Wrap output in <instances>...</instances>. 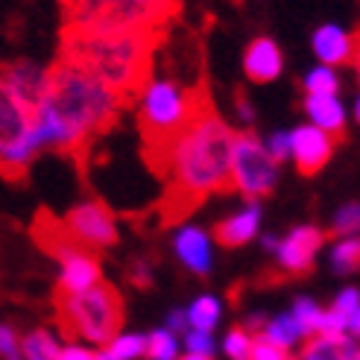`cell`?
Here are the masks:
<instances>
[{"instance_id": "obj_15", "label": "cell", "mask_w": 360, "mask_h": 360, "mask_svg": "<svg viewBox=\"0 0 360 360\" xmlns=\"http://www.w3.org/2000/svg\"><path fill=\"white\" fill-rule=\"evenodd\" d=\"M284 70V53L281 47L269 39V35H258L252 39L243 50V74L249 82H258V85H266V82H276Z\"/></svg>"}, {"instance_id": "obj_18", "label": "cell", "mask_w": 360, "mask_h": 360, "mask_svg": "<svg viewBox=\"0 0 360 360\" xmlns=\"http://www.w3.org/2000/svg\"><path fill=\"white\" fill-rule=\"evenodd\" d=\"M302 109L308 123H314L316 129L328 132L334 138L346 135V123H349V109L343 105L340 97H319V94H304Z\"/></svg>"}, {"instance_id": "obj_2", "label": "cell", "mask_w": 360, "mask_h": 360, "mask_svg": "<svg viewBox=\"0 0 360 360\" xmlns=\"http://www.w3.org/2000/svg\"><path fill=\"white\" fill-rule=\"evenodd\" d=\"M238 132L208 105L155 155V165L167 170L170 191L185 208H193L211 193L231 188V155Z\"/></svg>"}, {"instance_id": "obj_46", "label": "cell", "mask_w": 360, "mask_h": 360, "mask_svg": "<svg viewBox=\"0 0 360 360\" xmlns=\"http://www.w3.org/2000/svg\"><path fill=\"white\" fill-rule=\"evenodd\" d=\"M100 360H109V357H105V354H103V352H100Z\"/></svg>"}, {"instance_id": "obj_35", "label": "cell", "mask_w": 360, "mask_h": 360, "mask_svg": "<svg viewBox=\"0 0 360 360\" xmlns=\"http://www.w3.org/2000/svg\"><path fill=\"white\" fill-rule=\"evenodd\" d=\"M252 360H293L290 352H284L278 346H273L269 340L255 337V349H252Z\"/></svg>"}, {"instance_id": "obj_20", "label": "cell", "mask_w": 360, "mask_h": 360, "mask_svg": "<svg viewBox=\"0 0 360 360\" xmlns=\"http://www.w3.org/2000/svg\"><path fill=\"white\" fill-rule=\"evenodd\" d=\"M65 343L56 331L50 328H32L21 337V357L24 360H59Z\"/></svg>"}, {"instance_id": "obj_36", "label": "cell", "mask_w": 360, "mask_h": 360, "mask_svg": "<svg viewBox=\"0 0 360 360\" xmlns=\"http://www.w3.org/2000/svg\"><path fill=\"white\" fill-rule=\"evenodd\" d=\"M59 360H100V352H94L91 346H85V343H65Z\"/></svg>"}, {"instance_id": "obj_41", "label": "cell", "mask_w": 360, "mask_h": 360, "mask_svg": "<svg viewBox=\"0 0 360 360\" xmlns=\"http://www.w3.org/2000/svg\"><path fill=\"white\" fill-rule=\"evenodd\" d=\"M349 334L360 340V311H357V314H354V316L349 319Z\"/></svg>"}, {"instance_id": "obj_7", "label": "cell", "mask_w": 360, "mask_h": 360, "mask_svg": "<svg viewBox=\"0 0 360 360\" xmlns=\"http://www.w3.org/2000/svg\"><path fill=\"white\" fill-rule=\"evenodd\" d=\"M41 153L35 112L0 94V165L6 179L24 176L32 158Z\"/></svg>"}, {"instance_id": "obj_8", "label": "cell", "mask_w": 360, "mask_h": 360, "mask_svg": "<svg viewBox=\"0 0 360 360\" xmlns=\"http://www.w3.org/2000/svg\"><path fill=\"white\" fill-rule=\"evenodd\" d=\"M276 158L269 155L266 141L255 132H238L235 155H231V188H235L246 202H258L269 196L278 185Z\"/></svg>"}, {"instance_id": "obj_9", "label": "cell", "mask_w": 360, "mask_h": 360, "mask_svg": "<svg viewBox=\"0 0 360 360\" xmlns=\"http://www.w3.org/2000/svg\"><path fill=\"white\" fill-rule=\"evenodd\" d=\"M41 246L59 261V296H77L97 287L103 278L100 261L91 249L79 246L65 231V226H53L50 231H39Z\"/></svg>"}, {"instance_id": "obj_34", "label": "cell", "mask_w": 360, "mask_h": 360, "mask_svg": "<svg viewBox=\"0 0 360 360\" xmlns=\"http://www.w3.org/2000/svg\"><path fill=\"white\" fill-rule=\"evenodd\" d=\"M0 354H4L6 360L21 354V337H18V331L9 326V322L0 326Z\"/></svg>"}, {"instance_id": "obj_11", "label": "cell", "mask_w": 360, "mask_h": 360, "mask_svg": "<svg viewBox=\"0 0 360 360\" xmlns=\"http://www.w3.org/2000/svg\"><path fill=\"white\" fill-rule=\"evenodd\" d=\"M50 77L53 70L41 62L32 59H12L4 65V79H0V94L27 105V109L39 112L50 91Z\"/></svg>"}, {"instance_id": "obj_33", "label": "cell", "mask_w": 360, "mask_h": 360, "mask_svg": "<svg viewBox=\"0 0 360 360\" xmlns=\"http://www.w3.org/2000/svg\"><path fill=\"white\" fill-rule=\"evenodd\" d=\"M331 308L337 314H343L346 319H352L360 311V290H357V287H346V290H340L334 296V302H331Z\"/></svg>"}, {"instance_id": "obj_1", "label": "cell", "mask_w": 360, "mask_h": 360, "mask_svg": "<svg viewBox=\"0 0 360 360\" xmlns=\"http://www.w3.org/2000/svg\"><path fill=\"white\" fill-rule=\"evenodd\" d=\"M50 70V91L35 112L41 150L77 153L120 117L126 97L68 56H59Z\"/></svg>"}, {"instance_id": "obj_28", "label": "cell", "mask_w": 360, "mask_h": 360, "mask_svg": "<svg viewBox=\"0 0 360 360\" xmlns=\"http://www.w3.org/2000/svg\"><path fill=\"white\" fill-rule=\"evenodd\" d=\"M252 349H255V334L235 326L223 337V354L229 360H252Z\"/></svg>"}, {"instance_id": "obj_14", "label": "cell", "mask_w": 360, "mask_h": 360, "mask_svg": "<svg viewBox=\"0 0 360 360\" xmlns=\"http://www.w3.org/2000/svg\"><path fill=\"white\" fill-rule=\"evenodd\" d=\"M173 252L193 276H208L214 266V235L193 223H185L173 231Z\"/></svg>"}, {"instance_id": "obj_4", "label": "cell", "mask_w": 360, "mask_h": 360, "mask_svg": "<svg viewBox=\"0 0 360 360\" xmlns=\"http://www.w3.org/2000/svg\"><path fill=\"white\" fill-rule=\"evenodd\" d=\"M205 109L196 91L173 77H150L135 94V115L153 158Z\"/></svg>"}, {"instance_id": "obj_22", "label": "cell", "mask_w": 360, "mask_h": 360, "mask_svg": "<svg viewBox=\"0 0 360 360\" xmlns=\"http://www.w3.org/2000/svg\"><path fill=\"white\" fill-rule=\"evenodd\" d=\"M188 319H191V328L214 334V328H217L220 319H223V302L217 296H211V293L196 296L188 304Z\"/></svg>"}, {"instance_id": "obj_12", "label": "cell", "mask_w": 360, "mask_h": 360, "mask_svg": "<svg viewBox=\"0 0 360 360\" xmlns=\"http://www.w3.org/2000/svg\"><path fill=\"white\" fill-rule=\"evenodd\" d=\"M290 143H293V165L302 176H314L331 161L337 138L316 129L314 123H299L290 129Z\"/></svg>"}, {"instance_id": "obj_39", "label": "cell", "mask_w": 360, "mask_h": 360, "mask_svg": "<svg viewBox=\"0 0 360 360\" xmlns=\"http://www.w3.org/2000/svg\"><path fill=\"white\" fill-rule=\"evenodd\" d=\"M235 112H238V117H240V123H255V109H252V103H249V97H238L235 100Z\"/></svg>"}, {"instance_id": "obj_3", "label": "cell", "mask_w": 360, "mask_h": 360, "mask_svg": "<svg viewBox=\"0 0 360 360\" xmlns=\"http://www.w3.org/2000/svg\"><path fill=\"white\" fill-rule=\"evenodd\" d=\"M155 35H68L62 56L74 59L85 70L115 88L123 97H135L147 82L153 65Z\"/></svg>"}, {"instance_id": "obj_24", "label": "cell", "mask_w": 360, "mask_h": 360, "mask_svg": "<svg viewBox=\"0 0 360 360\" xmlns=\"http://www.w3.org/2000/svg\"><path fill=\"white\" fill-rule=\"evenodd\" d=\"M150 349V337L147 334H117L109 346H103L100 352L109 360H138Z\"/></svg>"}, {"instance_id": "obj_32", "label": "cell", "mask_w": 360, "mask_h": 360, "mask_svg": "<svg viewBox=\"0 0 360 360\" xmlns=\"http://www.w3.org/2000/svg\"><path fill=\"white\" fill-rule=\"evenodd\" d=\"M316 334H322V337H343V334H349V319L343 314H337L334 308H326Z\"/></svg>"}, {"instance_id": "obj_6", "label": "cell", "mask_w": 360, "mask_h": 360, "mask_svg": "<svg viewBox=\"0 0 360 360\" xmlns=\"http://www.w3.org/2000/svg\"><path fill=\"white\" fill-rule=\"evenodd\" d=\"M123 302L112 284L97 287L77 296H59V326L85 346H109L120 334Z\"/></svg>"}, {"instance_id": "obj_17", "label": "cell", "mask_w": 360, "mask_h": 360, "mask_svg": "<svg viewBox=\"0 0 360 360\" xmlns=\"http://www.w3.org/2000/svg\"><path fill=\"white\" fill-rule=\"evenodd\" d=\"M261 231V202H243L238 211H231L226 220L214 226V240L226 249L246 246Z\"/></svg>"}, {"instance_id": "obj_38", "label": "cell", "mask_w": 360, "mask_h": 360, "mask_svg": "<svg viewBox=\"0 0 360 360\" xmlns=\"http://www.w3.org/2000/svg\"><path fill=\"white\" fill-rule=\"evenodd\" d=\"M129 278H132V284H135V287H150V281H153L150 264L138 258V261L132 264V269H129Z\"/></svg>"}, {"instance_id": "obj_25", "label": "cell", "mask_w": 360, "mask_h": 360, "mask_svg": "<svg viewBox=\"0 0 360 360\" xmlns=\"http://www.w3.org/2000/svg\"><path fill=\"white\" fill-rule=\"evenodd\" d=\"M290 314L296 316V322L302 326L304 337H316L319 322H322V314H326V308H322V304H319L316 299H311V296H299V299H293Z\"/></svg>"}, {"instance_id": "obj_40", "label": "cell", "mask_w": 360, "mask_h": 360, "mask_svg": "<svg viewBox=\"0 0 360 360\" xmlns=\"http://www.w3.org/2000/svg\"><path fill=\"white\" fill-rule=\"evenodd\" d=\"M135 4H147V6H155V9H165V12H173L176 0H135Z\"/></svg>"}, {"instance_id": "obj_27", "label": "cell", "mask_w": 360, "mask_h": 360, "mask_svg": "<svg viewBox=\"0 0 360 360\" xmlns=\"http://www.w3.org/2000/svg\"><path fill=\"white\" fill-rule=\"evenodd\" d=\"M147 337H150V349H147L150 360H179L182 357L179 354V349H182V337L173 334L170 328H158Z\"/></svg>"}, {"instance_id": "obj_21", "label": "cell", "mask_w": 360, "mask_h": 360, "mask_svg": "<svg viewBox=\"0 0 360 360\" xmlns=\"http://www.w3.org/2000/svg\"><path fill=\"white\" fill-rule=\"evenodd\" d=\"M258 337L269 340V343L278 346V349H284V352H293V349L302 343V340H304V331H302V326L296 322V316L287 311V314H278V316L269 319L266 328H264Z\"/></svg>"}, {"instance_id": "obj_26", "label": "cell", "mask_w": 360, "mask_h": 360, "mask_svg": "<svg viewBox=\"0 0 360 360\" xmlns=\"http://www.w3.org/2000/svg\"><path fill=\"white\" fill-rule=\"evenodd\" d=\"M331 269L340 276L360 269V238H343L331 249Z\"/></svg>"}, {"instance_id": "obj_42", "label": "cell", "mask_w": 360, "mask_h": 360, "mask_svg": "<svg viewBox=\"0 0 360 360\" xmlns=\"http://www.w3.org/2000/svg\"><path fill=\"white\" fill-rule=\"evenodd\" d=\"M278 246H281V238H276V235H266V238H264V249L278 252Z\"/></svg>"}, {"instance_id": "obj_43", "label": "cell", "mask_w": 360, "mask_h": 360, "mask_svg": "<svg viewBox=\"0 0 360 360\" xmlns=\"http://www.w3.org/2000/svg\"><path fill=\"white\" fill-rule=\"evenodd\" d=\"M179 360H211V357H202V354H182Z\"/></svg>"}, {"instance_id": "obj_5", "label": "cell", "mask_w": 360, "mask_h": 360, "mask_svg": "<svg viewBox=\"0 0 360 360\" xmlns=\"http://www.w3.org/2000/svg\"><path fill=\"white\" fill-rule=\"evenodd\" d=\"M173 12L135 0H65L68 35H158Z\"/></svg>"}, {"instance_id": "obj_23", "label": "cell", "mask_w": 360, "mask_h": 360, "mask_svg": "<svg viewBox=\"0 0 360 360\" xmlns=\"http://www.w3.org/2000/svg\"><path fill=\"white\" fill-rule=\"evenodd\" d=\"M302 88H304V94H319V97H340V88H343V82H340L337 68H328V65H316V68H311L308 74L302 77Z\"/></svg>"}, {"instance_id": "obj_48", "label": "cell", "mask_w": 360, "mask_h": 360, "mask_svg": "<svg viewBox=\"0 0 360 360\" xmlns=\"http://www.w3.org/2000/svg\"><path fill=\"white\" fill-rule=\"evenodd\" d=\"M357 360H360V357H357Z\"/></svg>"}, {"instance_id": "obj_16", "label": "cell", "mask_w": 360, "mask_h": 360, "mask_svg": "<svg viewBox=\"0 0 360 360\" xmlns=\"http://www.w3.org/2000/svg\"><path fill=\"white\" fill-rule=\"evenodd\" d=\"M311 47H314V56L319 59V65L340 68V65L354 62L360 41L340 24H322L319 30H314Z\"/></svg>"}, {"instance_id": "obj_37", "label": "cell", "mask_w": 360, "mask_h": 360, "mask_svg": "<svg viewBox=\"0 0 360 360\" xmlns=\"http://www.w3.org/2000/svg\"><path fill=\"white\" fill-rule=\"evenodd\" d=\"M165 328H170L173 334H179V337H185L188 331H191V319H188V308L182 311V308H173L170 314H167V326Z\"/></svg>"}, {"instance_id": "obj_19", "label": "cell", "mask_w": 360, "mask_h": 360, "mask_svg": "<svg viewBox=\"0 0 360 360\" xmlns=\"http://www.w3.org/2000/svg\"><path fill=\"white\" fill-rule=\"evenodd\" d=\"M360 346L357 337L343 334V337H308L299 349V360H357Z\"/></svg>"}, {"instance_id": "obj_13", "label": "cell", "mask_w": 360, "mask_h": 360, "mask_svg": "<svg viewBox=\"0 0 360 360\" xmlns=\"http://www.w3.org/2000/svg\"><path fill=\"white\" fill-rule=\"evenodd\" d=\"M326 243V231L319 226H296L290 235L281 238V246L276 252V261L287 276H302L314 266L316 252Z\"/></svg>"}, {"instance_id": "obj_45", "label": "cell", "mask_w": 360, "mask_h": 360, "mask_svg": "<svg viewBox=\"0 0 360 360\" xmlns=\"http://www.w3.org/2000/svg\"><path fill=\"white\" fill-rule=\"evenodd\" d=\"M352 112H354V120L360 123V94H357V100H354V109H352Z\"/></svg>"}, {"instance_id": "obj_30", "label": "cell", "mask_w": 360, "mask_h": 360, "mask_svg": "<svg viewBox=\"0 0 360 360\" xmlns=\"http://www.w3.org/2000/svg\"><path fill=\"white\" fill-rule=\"evenodd\" d=\"M182 349H185V354L214 357V352H217V340H214L211 331H196V328H191V331L182 337Z\"/></svg>"}, {"instance_id": "obj_44", "label": "cell", "mask_w": 360, "mask_h": 360, "mask_svg": "<svg viewBox=\"0 0 360 360\" xmlns=\"http://www.w3.org/2000/svg\"><path fill=\"white\" fill-rule=\"evenodd\" d=\"M354 74H357V82H360V47H357V56H354Z\"/></svg>"}, {"instance_id": "obj_47", "label": "cell", "mask_w": 360, "mask_h": 360, "mask_svg": "<svg viewBox=\"0 0 360 360\" xmlns=\"http://www.w3.org/2000/svg\"><path fill=\"white\" fill-rule=\"evenodd\" d=\"M12 360H24V357H21V354H18V357H12Z\"/></svg>"}, {"instance_id": "obj_31", "label": "cell", "mask_w": 360, "mask_h": 360, "mask_svg": "<svg viewBox=\"0 0 360 360\" xmlns=\"http://www.w3.org/2000/svg\"><path fill=\"white\" fill-rule=\"evenodd\" d=\"M266 150L276 158V165H287L293 161V143H290V132H273L266 135Z\"/></svg>"}, {"instance_id": "obj_10", "label": "cell", "mask_w": 360, "mask_h": 360, "mask_svg": "<svg viewBox=\"0 0 360 360\" xmlns=\"http://www.w3.org/2000/svg\"><path fill=\"white\" fill-rule=\"evenodd\" d=\"M62 226L79 246L91 252L109 249L117 243V220L109 211V205H103L100 200H82L74 208H68Z\"/></svg>"}, {"instance_id": "obj_29", "label": "cell", "mask_w": 360, "mask_h": 360, "mask_svg": "<svg viewBox=\"0 0 360 360\" xmlns=\"http://www.w3.org/2000/svg\"><path fill=\"white\" fill-rule=\"evenodd\" d=\"M334 235L340 238H360V202H346L334 211L331 220Z\"/></svg>"}]
</instances>
